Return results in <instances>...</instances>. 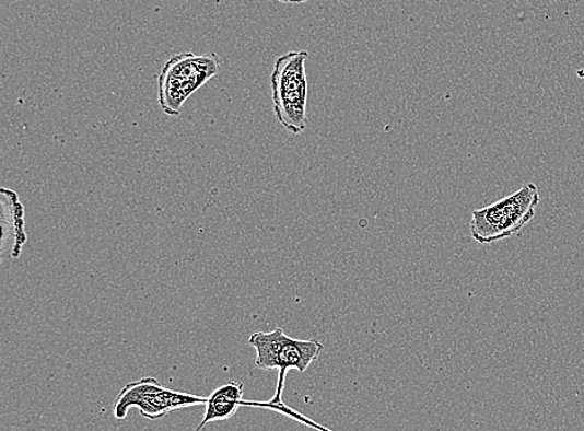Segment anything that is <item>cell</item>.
<instances>
[{"mask_svg":"<svg viewBox=\"0 0 584 431\" xmlns=\"http://www.w3.org/2000/svg\"><path fill=\"white\" fill-rule=\"evenodd\" d=\"M307 50L290 51L278 58L271 75L276 118L282 127L300 135L308 128Z\"/></svg>","mask_w":584,"mask_h":431,"instance_id":"cell-1","label":"cell"},{"mask_svg":"<svg viewBox=\"0 0 584 431\" xmlns=\"http://www.w3.org/2000/svg\"><path fill=\"white\" fill-rule=\"evenodd\" d=\"M256 350V365L262 371H278L277 387L271 401H283L287 374L295 370L307 372L318 361L323 345L317 339H296L278 327L272 331H256L248 339Z\"/></svg>","mask_w":584,"mask_h":431,"instance_id":"cell-2","label":"cell"},{"mask_svg":"<svg viewBox=\"0 0 584 431\" xmlns=\"http://www.w3.org/2000/svg\"><path fill=\"white\" fill-rule=\"evenodd\" d=\"M221 70L218 54L195 56L179 53L171 57L157 77L159 105L167 116H178L197 90L208 84Z\"/></svg>","mask_w":584,"mask_h":431,"instance_id":"cell-3","label":"cell"},{"mask_svg":"<svg viewBox=\"0 0 584 431\" xmlns=\"http://www.w3.org/2000/svg\"><path fill=\"white\" fill-rule=\"evenodd\" d=\"M540 201L537 186L527 183L505 199L488 208L472 211L470 223L472 238L481 245H492L517 235L535 219Z\"/></svg>","mask_w":584,"mask_h":431,"instance_id":"cell-4","label":"cell"},{"mask_svg":"<svg viewBox=\"0 0 584 431\" xmlns=\"http://www.w3.org/2000/svg\"><path fill=\"white\" fill-rule=\"evenodd\" d=\"M209 397L165 388L152 376L126 384L114 401V417L124 420L137 408L143 418L157 420L171 411L205 406Z\"/></svg>","mask_w":584,"mask_h":431,"instance_id":"cell-5","label":"cell"},{"mask_svg":"<svg viewBox=\"0 0 584 431\" xmlns=\"http://www.w3.org/2000/svg\"><path fill=\"white\" fill-rule=\"evenodd\" d=\"M0 226H2L0 257L2 259L20 258L23 246L28 241L25 232V210L20 195L5 187L0 190Z\"/></svg>","mask_w":584,"mask_h":431,"instance_id":"cell-6","label":"cell"},{"mask_svg":"<svg viewBox=\"0 0 584 431\" xmlns=\"http://www.w3.org/2000/svg\"><path fill=\"white\" fill-rule=\"evenodd\" d=\"M244 384L238 382H230L214 389L205 404L201 423L194 431H202L210 423L229 420L235 416L244 401Z\"/></svg>","mask_w":584,"mask_h":431,"instance_id":"cell-7","label":"cell"},{"mask_svg":"<svg viewBox=\"0 0 584 431\" xmlns=\"http://www.w3.org/2000/svg\"><path fill=\"white\" fill-rule=\"evenodd\" d=\"M282 3H292V4H301L308 2V0H280Z\"/></svg>","mask_w":584,"mask_h":431,"instance_id":"cell-8","label":"cell"}]
</instances>
